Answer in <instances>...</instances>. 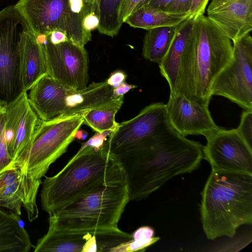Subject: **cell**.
<instances>
[{"label": "cell", "mask_w": 252, "mask_h": 252, "mask_svg": "<svg viewBox=\"0 0 252 252\" xmlns=\"http://www.w3.org/2000/svg\"><path fill=\"white\" fill-rule=\"evenodd\" d=\"M90 232H66L49 227L47 233L38 239L34 252H82L87 243L93 236Z\"/></svg>", "instance_id": "22"}, {"label": "cell", "mask_w": 252, "mask_h": 252, "mask_svg": "<svg viewBox=\"0 0 252 252\" xmlns=\"http://www.w3.org/2000/svg\"><path fill=\"white\" fill-rule=\"evenodd\" d=\"M209 0H192L189 11V18L194 19L199 15H204Z\"/></svg>", "instance_id": "31"}, {"label": "cell", "mask_w": 252, "mask_h": 252, "mask_svg": "<svg viewBox=\"0 0 252 252\" xmlns=\"http://www.w3.org/2000/svg\"><path fill=\"white\" fill-rule=\"evenodd\" d=\"M170 125L165 104L153 103L132 119L119 123L105 143L110 152L116 155L144 144Z\"/></svg>", "instance_id": "10"}, {"label": "cell", "mask_w": 252, "mask_h": 252, "mask_svg": "<svg viewBox=\"0 0 252 252\" xmlns=\"http://www.w3.org/2000/svg\"><path fill=\"white\" fill-rule=\"evenodd\" d=\"M99 24L98 16L93 12L86 15L82 21V26L85 31L91 33V31L97 28Z\"/></svg>", "instance_id": "33"}, {"label": "cell", "mask_w": 252, "mask_h": 252, "mask_svg": "<svg viewBox=\"0 0 252 252\" xmlns=\"http://www.w3.org/2000/svg\"><path fill=\"white\" fill-rule=\"evenodd\" d=\"M173 0H148L141 7L163 9Z\"/></svg>", "instance_id": "37"}, {"label": "cell", "mask_w": 252, "mask_h": 252, "mask_svg": "<svg viewBox=\"0 0 252 252\" xmlns=\"http://www.w3.org/2000/svg\"><path fill=\"white\" fill-rule=\"evenodd\" d=\"M132 238L111 248L109 252H133L144 251L159 240L154 237V229L149 226L138 228L132 234Z\"/></svg>", "instance_id": "27"}, {"label": "cell", "mask_w": 252, "mask_h": 252, "mask_svg": "<svg viewBox=\"0 0 252 252\" xmlns=\"http://www.w3.org/2000/svg\"><path fill=\"white\" fill-rule=\"evenodd\" d=\"M232 60L219 73L211 94L224 97L245 110H252V38L249 33L233 42Z\"/></svg>", "instance_id": "9"}, {"label": "cell", "mask_w": 252, "mask_h": 252, "mask_svg": "<svg viewBox=\"0 0 252 252\" xmlns=\"http://www.w3.org/2000/svg\"><path fill=\"white\" fill-rule=\"evenodd\" d=\"M203 147L170 125L144 144L114 155L124 171L130 201L145 198L170 179L196 169Z\"/></svg>", "instance_id": "1"}, {"label": "cell", "mask_w": 252, "mask_h": 252, "mask_svg": "<svg viewBox=\"0 0 252 252\" xmlns=\"http://www.w3.org/2000/svg\"><path fill=\"white\" fill-rule=\"evenodd\" d=\"M193 19L188 18L177 27L170 46L158 63L161 75L167 81L170 93L176 92L178 72L181 57L190 31Z\"/></svg>", "instance_id": "21"}, {"label": "cell", "mask_w": 252, "mask_h": 252, "mask_svg": "<svg viewBox=\"0 0 252 252\" xmlns=\"http://www.w3.org/2000/svg\"><path fill=\"white\" fill-rule=\"evenodd\" d=\"M189 18V12L172 13L163 9L141 7L131 13L125 22L134 28L146 30L176 26Z\"/></svg>", "instance_id": "23"}, {"label": "cell", "mask_w": 252, "mask_h": 252, "mask_svg": "<svg viewBox=\"0 0 252 252\" xmlns=\"http://www.w3.org/2000/svg\"><path fill=\"white\" fill-rule=\"evenodd\" d=\"M233 57L231 40L207 16L193 19L180 60L175 93L209 105L213 83Z\"/></svg>", "instance_id": "2"}, {"label": "cell", "mask_w": 252, "mask_h": 252, "mask_svg": "<svg viewBox=\"0 0 252 252\" xmlns=\"http://www.w3.org/2000/svg\"><path fill=\"white\" fill-rule=\"evenodd\" d=\"M113 89L106 80L93 82L82 90L68 89L63 101V113L58 119L82 116L90 110L124 101V96L113 97Z\"/></svg>", "instance_id": "17"}, {"label": "cell", "mask_w": 252, "mask_h": 252, "mask_svg": "<svg viewBox=\"0 0 252 252\" xmlns=\"http://www.w3.org/2000/svg\"><path fill=\"white\" fill-rule=\"evenodd\" d=\"M122 0H100L98 6L99 32L113 37L116 35L123 24L120 11Z\"/></svg>", "instance_id": "26"}, {"label": "cell", "mask_w": 252, "mask_h": 252, "mask_svg": "<svg viewBox=\"0 0 252 252\" xmlns=\"http://www.w3.org/2000/svg\"><path fill=\"white\" fill-rule=\"evenodd\" d=\"M206 139L203 158L212 169L252 174V148L236 128H220Z\"/></svg>", "instance_id": "12"}, {"label": "cell", "mask_w": 252, "mask_h": 252, "mask_svg": "<svg viewBox=\"0 0 252 252\" xmlns=\"http://www.w3.org/2000/svg\"><path fill=\"white\" fill-rule=\"evenodd\" d=\"M6 106V104L0 103V173L15 165L9 154L5 138Z\"/></svg>", "instance_id": "28"}, {"label": "cell", "mask_w": 252, "mask_h": 252, "mask_svg": "<svg viewBox=\"0 0 252 252\" xmlns=\"http://www.w3.org/2000/svg\"><path fill=\"white\" fill-rule=\"evenodd\" d=\"M32 31L15 5L0 11V103L8 104L23 91L21 50L25 33Z\"/></svg>", "instance_id": "7"}, {"label": "cell", "mask_w": 252, "mask_h": 252, "mask_svg": "<svg viewBox=\"0 0 252 252\" xmlns=\"http://www.w3.org/2000/svg\"><path fill=\"white\" fill-rule=\"evenodd\" d=\"M148 0H140L131 13L143 6L148 1Z\"/></svg>", "instance_id": "38"}, {"label": "cell", "mask_w": 252, "mask_h": 252, "mask_svg": "<svg viewBox=\"0 0 252 252\" xmlns=\"http://www.w3.org/2000/svg\"><path fill=\"white\" fill-rule=\"evenodd\" d=\"M137 86L133 84H129L125 81L122 83L118 86L114 88L113 91V97L117 99L121 96H124L126 93L130 90L136 88Z\"/></svg>", "instance_id": "35"}, {"label": "cell", "mask_w": 252, "mask_h": 252, "mask_svg": "<svg viewBox=\"0 0 252 252\" xmlns=\"http://www.w3.org/2000/svg\"><path fill=\"white\" fill-rule=\"evenodd\" d=\"M202 228L210 240L232 238L252 223V174L212 169L201 192Z\"/></svg>", "instance_id": "4"}, {"label": "cell", "mask_w": 252, "mask_h": 252, "mask_svg": "<svg viewBox=\"0 0 252 252\" xmlns=\"http://www.w3.org/2000/svg\"><path fill=\"white\" fill-rule=\"evenodd\" d=\"M42 45L48 75L69 89L79 90L87 86L89 59L84 47L69 40L53 44L48 36Z\"/></svg>", "instance_id": "11"}, {"label": "cell", "mask_w": 252, "mask_h": 252, "mask_svg": "<svg viewBox=\"0 0 252 252\" xmlns=\"http://www.w3.org/2000/svg\"><path fill=\"white\" fill-rule=\"evenodd\" d=\"M122 170L105 142L98 148L84 143L59 172L42 182V208L50 215Z\"/></svg>", "instance_id": "5"}, {"label": "cell", "mask_w": 252, "mask_h": 252, "mask_svg": "<svg viewBox=\"0 0 252 252\" xmlns=\"http://www.w3.org/2000/svg\"><path fill=\"white\" fill-rule=\"evenodd\" d=\"M192 0H174L163 10L172 13L189 12Z\"/></svg>", "instance_id": "30"}, {"label": "cell", "mask_w": 252, "mask_h": 252, "mask_svg": "<svg viewBox=\"0 0 252 252\" xmlns=\"http://www.w3.org/2000/svg\"><path fill=\"white\" fill-rule=\"evenodd\" d=\"M83 123L82 116L40 120L28 147L14 164L28 177L41 179L66 152Z\"/></svg>", "instance_id": "6"}, {"label": "cell", "mask_w": 252, "mask_h": 252, "mask_svg": "<svg viewBox=\"0 0 252 252\" xmlns=\"http://www.w3.org/2000/svg\"><path fill=\"white\" fill-rule=\"evenodd\" d=\"M47 36L50 41L53 44H58L68 40L66 34L61 31H54Z\"/></svg>", "instance_id": "36"}, {"label": "cell", "mask_w": 252, "mask_h": 252, "mask_svg": "<svg viewBox=\"0 0 252 252\" xmlns=\"http://www.w3.org/2000/svg\"><path fill=\"white\" fill-rule=\"evenodd\" d=\"M140 0H122L120 11V18L122 22L131 13Z\"/></svg>", "instance_id": "32"}, {"label": "cell", "mask_w": 252, "mask_h": 252, "mask_svg": "<svg viewBox=\"0 0 252 252\" xmlns=\"http://www.w3.org/2000/svg\"><path fill=\"white\" fill-rule=\"evenodd\" d=\"M0 207V252H28L33 247L20 216Z\"/></svg>", "instance_id": "20"}, {"label": "cell", "mask_w": 252, "mask_h": 252, "mask_svg": "<svg viewBox=\"0 0 252 252\" xmlns=\"http://www.w3.org/2000/svg\"><path fill=\"white\" fill-rule=\"evenodd\" d=\"M207 15L233 42L252 30V0H212Z\"/></svg>", "instance_id": "16"}, {"label": "cell", "mask_w": 252, "mask_h": 252, "mask_svg": "<svg viewBox=\"0 0 252 252\" xmlns=\"http://www.w3.org/2000/svg\"><path fill=\"white\" fill-rule=\"evenodd\" d=\"M15 5L35 36L61 31L81 47L91 40V33L83 28V18L71 11L69 0H19Z\"/></svg>", "instance_id": "8"}, {"label": "cell", "mask_w": 252, "mask_h": 252, "mask_svg": "<svg viewBox=\"0 0 252 252\" xmlns=\"http://www.w3.org/2000/svg\"><path fill=\"white\" fill-rule=\"evenodd\" d=\"M238 132L248 145L252 148V110H245L241 117Z\"/></svg>", "instance_id": "29"}, {"label": "cell", "mask_w": 252, "mask_h": 252, "mask_svg": "<svg viewBox=\"0 0 252 252\" xmlns=\"http://www.w3.org/2000/svg\"><path fill=\"white\" fill-rule=\"evenodd\" d=\"M127 75L124 71L118 70L113 72L106 80L107 83L113 88H115L125 82Z\"/></svg>", "instance_id": "34"}, {"label": "cell", "mask_w": 252, "mask_h": 252, "mask_svg": "<svg viewBox=\"0 0 252 252\" xmlns=\"http://www.w3.org/2000/svg\"><path fill=\"white\" fill-rule=\"evenodd\" d=\"M84 131L79 129L76 131L75 135V139L77 138L78 140H80L82 138Z\"/></svg>", "instance_id": "39"}, {"label": "cell", "mask_w": 252, "mask_h": 252, "mask_svg": "<svg viewBox=\"0 0 252 252\" xmlns=\"http://www.w3.org/2000/svg\"><path fill=\"white\" fill-rule=\"evenodd\" d=\"M124 101L90 110L82 115L84 123L95 131L102 133L114 131L119 125L115 121V115Z\"/></svg>", "instance_id": "25"}, {"label": "cell", "mask_w": 252, "mask_h": 252, "mask_svg": "<svg viewBox=\"0 0 252 252\" xmlns=\"http://www.w3.org/2000/svg\"><path fill=\"white\" fill-rule=\"evenodd\" d=\"M21 74L23 91L28 92L43 76L47 67L42 45L32 31L25 33L21 50Z\"/></svg>", "instance_id": "19"}, {"label": "cell", "mask_w": 252, "mask_h": 252, "mask_svg": "<svg viewBox=\"0 0 252 252\" xmlns=\"http://www.w3.org/2000/svg\"><path fill=\"white\" fill-rule=\"evenodd\" d=\"M130 201L123 169L49 215V227L96 235L124 232L118 223Z\"/></svg>", "instance_id": "3"}, {"label": "cell", "mask_w": 252, "mask_h": 252, "mask_svg": "<svg viewBox=\"0 0 252 252\" xmlns=\"http://www.w3.org/2000/svg\"><path fill=\"white\" fill-rule=\"evenodd\" d=\"M165 109L171 126L183 136L202 135L206 138L220 128L214 122L209 105L198 104L182 95L170 93Z\"/></svg>", "instance_id": "14"}, {"label": "cell", "mask_w": 252, "mask_h": 252, "mask_svg": "<svg viewBox=\"0 0 252 252\" xmlns=\"http://www.w3.org/2000/svg\"><path fill=\"white\" fill-rule=\"evenodd\" d=\"M68 88L46 74L30 90L28 100L39 119L48 121L59 118Z\"/></svg>", "instance_id": "18"}, {"label": "cell", "mask_w": 252, "mask_h": 252, "mask_svg": "<svg viewBox=\"0 0 252 252\" xmlns=\"http://www.w3.org/2000/svg\"><path fill=\"white\" fill-rule=\"evenodd\" d=\"M39 121L29 103L27 92H23L7 105L5 138L14 164L28 147Z\"/></svg>", "instance_id": "15"}, {"label": "cell", "mask_w": 252, "mask_h": 252, "mask_svg": "<svg viewBox=\"0 0 252 252\" xmlns=\"http://www.w3.org/2000/svg\"><path fill=\"white\" fill-rule=\"evenodd\" d=\"M41 183V179L28 177L16 165L2 171L0 173V207L20 216L23 207L29 220L33 221L39 215L36 197Z\"/></svg>", "instance_id": "13"}, {"label": "cell", "mask_w": 252, "mask_h": 252, "mask_svg": "<svg viewBox=\"0 0 252 252\" xmlns=\"http://www.w3.org/2000/svg\"><path fill=\"white\" fill-rule=\"evenodd\" d=\"M177 26L147 30L143 39L142 56L147 60L158 63L170 46Z\"/></svg>", "instance_id": "24"}]
</instances>
